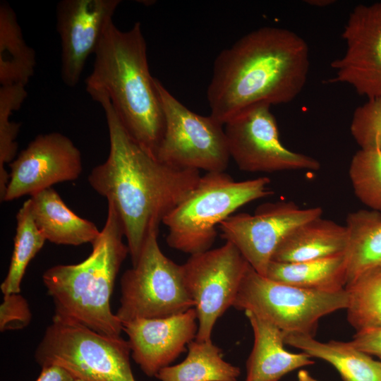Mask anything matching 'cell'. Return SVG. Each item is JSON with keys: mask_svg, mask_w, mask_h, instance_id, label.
<instances>
[{"mask_svg": "<svg viewBox=\"0 0 381 381\" xmlns=\"http://www.w3.org/2000/svg\"><path fill=\"white\" fill-rule=\"evenodd\" d=\"M181 267L198 317L195 339L210 341L217 320L233 306L250 265L234 244L226 241L219 248L190 255Z\"/></svg>", "mask_w": 381, "mask_h": 381, "instance_id": "cell-10", "label": "cell"}, {"mask_svg": "<svg viewBox=\"0 0 381 381\" xmlns=\"http://www.w3.org/2000/svg\"><path fill=\"white\" fill-rule=\"evenodd\" d=\"M309 68L308 44L294 31H250L214 60L207 90L210 115L224 126L253 107L289 103L303 90Z\"/></svg>", "mask_w": 381, "mask_h": 381, "instance_id": "cell-2", "label": "cell"}, {"mask_svg": "<svg viewBox=\"0 0 381 381\" xmlns=\"http://www.w3.org/2000/svg\"><path fill=\"white\" fill-rule=\"evenodd\" d=\"M120 0H61L56 5L61 39V75L68 87L79 82L88 57L94 54L112 23Z\"/></svg>", "mask_w": 381, "mask_h": 381, "instance_id": "cell-15", "label": "cell"}, {"mask_svg": "<svg viewBox=\"0 0 381 381\" xmlns=\"http://www.w3.org/2000/svg\"><path fill=\"white\" fill-rule=\"evenodd\" d=\"M350 131L360 149L381 150V95L368 99L354 110Z\"/></svg>", "mask_w": 381, "mask_h": 381, "instance_id": "cell-29", "label": "cell"}, {"mask_svg": "<svg viewBox=\"0 0 381 381\" xmlns=\"http://www.w3.org/2000/svg\"><path fill=\"white\" fill-rule=\"evenodd\" d=\"M157 235L158 231L149 234L137 262L121 276L120 306L116 315L122 324L175 315L194 308L181 265L163 253Z\"/></svg>", "mask_w": 381, "mask_h": 381, "instance_id": "cell-8", "label": "cell"}, {"mask_svg": "<svg viewBox=\"0 0 381 381\" xmlns=\"http://www.w3.org/2000/svg\"><path fill=\"white\" fill-rule=\"evenodd\" d=\"M345 289L347 320L356 332L381 327V267L361 274Z\"/></svg>", "mask_w": 381, "mask_h": 381, "instance_id": "cell-26", "label": "cell"}, {"mask_svg": "<svg viewBox=\"0 0 381 381\" xmlns=\"http://www.w3.org/2000/svg\"><path fill=\"white\" fill-rule=\"evenodd\" d=\"M244 313L254 334L246 381H279L296 369L314 364L305 352L295 353L285 349L284 333L277 327L250 312Z\"/></svg>", "mask_w": 381, "mask_h": 381, "instance_id": "cell-17", "label": "cell"}, {"mask_svg": "<svg viewBox=\"0 0 381 381\" xmlns=\"http://www.w3.org/2000/svg\"><path fill=\"white\" fill-rule=\"evenodd\" d=\"M348 244L346 226L322 217L295 229L279 245L272 261L298 262L345 253Z\"/></svg>", "mask_w": 381, "mask_h": 381, "instance_id": "cell-19", "label": "cell"}, {"mask_svg": "<svg viewBox=\"0 0 381 381\" xmlns=\"http://www.w3.org/2000/svg\"><path fill=\"white\" fill-rule=\"evenodd\" d=\"M347 304L346 289L320 291L302 289L272 280L250 265L233 307L256 315L285 334L314 337L321 318L346 309Z\"/></svg>", "mask_w": 381, "mask_h": 381, "instance_id": "cell-7", "label": "cell"}, {"mask_svg": "<svg viewBox=\"0 0 381 381\" xmlns=\"http://www.w3.org/2000/svg\"><path fill=\"white\" fill-rule=\"evenodd\" d=\"M105 114L109 155L88 176L90 186L111 203L121 220L132 265L152 231L196 187L200 171L159 159L126 131L109 100L97 101Z\"/></svg>", "mask_w": 381, "mask_h": 381, "instance_id": "cell-1", "label": "cell"}, {"mask_svg": "<svg viewBox=\"0 0 381 381\" xmlns=\"http://www.w3.org/2000/svg\"><path fill=\"white\" fill-rule=\"evenodd\" d=\"M265 277L278 282L309 290L341 291L345 289L347 282L345 253L298 262L272 261Z\"/></svg>", "mask_w": 381, "mask_h": 381, "instance_id": "cell-21", "label": "cell"}, {"mask_svg": "<svg viewBox=\"0 0 381 381\" xmlns=\"http://www.w3.org/2000/svg\"><path fill=\"white\" fill-rule=\"evenodd\" d=\"M128 341L102 334L54 315L35 358L42 367L58 365L83 381H135Z\"/></svg>", "mask_w": 381, "mask_h": 381, "instance_id": "cell-6", "label": "cell"}, {"mask_svg": "<svg viewBox=\"0 0 381 381\" xmlns=\"http://www.w3.org/2000/svg\"><path fill=\"white\" fill-rule=\"evenodd\" d=\"M122 325L132 358L149 377H155L184 352L198 329L194 308L175 315L136 319Z\"/></svg>", "mask_w": 381, "mask_h": 381, "instance_id": "cell-16", "label": "cell"}, {"mask_svg": "<svg viewBox=\"0 0 381 381\" xmlns=\"http://www.w3.org/2000/svg\"><path fill=\"white\" fill-rule=\"evenodd\" d=\"M123 237L119 217L108 202L105 224L89 256L79 263L57 265L43 273L54 315L102 334L121 336L123 325L112 313L110 301L119 270L129 254Z\"/></svg>", "mask_w": 381, "mask_h": 381, "instance_id": "cell-4", "label": "cell"}, {"mask_svg": "<svg viewBox=\"0 0 381 381\" xmlns=\"http://www.w3.org/2000/svg\"><path fill=\"white\" fill-rule=\"evenodd\" d=\"M36 66L34 49L25 42L16 14L8 3L0 2V83L26 86Z\"/></svg>", "mask_w": 381, "mask_h": 381, "instance_id": "cell-23", "label": "cell"}, {"mask_svg": "<svg viewBox=\"0 0 381 381\" xmlns=\"http://www.w3.org/2000/svg\"><path fill=\"white\" fill-rule=\"evenodd\" d=\"M16 232L8 273L0 286L3 295L20 293V284L30 262L47 241L33 219L30 198L16 214Z\"/></svg>", "mask_w": 381, "mask_h": 381, "instance_id": "cell-25", "label": "cell"}, {"mask_svg": "<svg viewBox=\"0 0 381 381\" xmlns=\"http://www.w3.org/2000/svg\"><path fill=\"white\" fill-rule=\"evenodd\" d=\"M35 223L47 241L58 245L92 243L100 230L75 214L52 187L30 198Z\"/></svg>", "mask_w": 381, "mask_h": 381, "instance_id": "cell-18", "label": "cell"}, {"mask_svg": "<svg viewBox=\"0 0 381 381\" xmlns=\"http://www.w3.org/2000/svg\"><path fill=\"white\" fill-rule=\"evenodd\" d=\"M270 183L267 176L237 181L224 171L207 172L164 219L167 244L190 255L210 250L217 227L243 205L271 196Z\"/></svg>", "mask_w": 381, "mask_h": 381, "instance_id": "cell-5", "label": "cell"}, {"mask_svg": "<svg viewBox=\"0 0 381 381\" xmlns=\"http://www.w3.org/2000/svg\"><path fill=\"white\" fill-rule=\"evenodd\" d=\"M350 343L358 349L381 358V327L357 332Z\"/></svg>", "mask_w": 381, "mask_h": 381, "instance_id": "cell-31", "label": "cell"}, {"mask_svg": "<svg viewBox=\"0 0 381 381\" xmlns=\"http://www.w3.org/2000/svg\"><path fill=\"white\" fill-rule=\"evenodd\" d=\"M298 381H318L306 370H301L298 373Z\"/></svg>", "mask_w": 381, "mask_h": 381, "instance_id": "cell-34", "label": "cell"}, {"mask_svg": "<svg viewBox=\"0 0 381 381\" xmlns=\"http://www.w3.org/2000/svg\"><path fill=\"white\" fill-rule=\"evenodd\" d=\"M10 178L3 202L30 196L58 183L78 179L82 155L65 135L39 134L10 164Z\"/></svg>", "mask_w": 381, "mask_h": 381, "instance_id": "cell-13", "label": "cell"}, {"mask_svg": "<svg viewBox=\"0 0 381 381\" xmlns=\"http://www.w3.org/2000/svg\"><path fill=\"white\" fill-rule=\"evenodd\" d=\"M380 359V361H381V358Z\"/></svg>", "mask_w": 381, "mask_h": 381, "instance_id": "cell-36", "label": "cell"}, {"mask_svg": "<svg viewBox=\"0 0 381 381\" xmlns=\"http://www.w3.org/2000/svg\"><path fill=\"white\" fill-rule=\"evenodd\" d=\"M32 313L27 300L20 294L4 295L0 306V331L19 329L27 327Z\"/></svg>", "mask_w": 381, "mask_h": 381, "instance_id": "cell-30", "label": "cell"}, {"mask_svg": "<svg viewBox=\"0 0 381 381\" xmlns=\"http://www.w3.org/2000/svg\"><path fill=\"white\" fill-rule=\"evenodd\" d=\"M85 90L97 101L107 98L129 134L156 156L165 129L156 79L150 72L141 24L128 30L114 23L106 29L95 53Z\"/></svg>", "mask_w": 381, "mask_h": 381, "instance_id": "cell-3", "label": "cell"}, {"mask_svg": "<svg viewBox=\"0 0 381 381\" xmlns=\"http://www.w3.org/2000/svg\"><path fill=\"white\" fill-rule=\"evenodd\" d=\"M322 213L320 207L301 208L293 201L279 200L260 205L253 214L231 215L219 229L222 238L234 244L258 273L266 276L283 241L298 226Z\"/></svg>", "mask_w": 381, "mask_h": 381, "instance_id": "cell-12", "label": "cell"}, {"mask_svg": "<svg viewBox=\"0 0 381 381\" xmlns=\"http://www.w3.org/2000/svg\"><path fill=\"white\" fill-rule=\"evenodd\" d=\"M345 226L347 285L364 272L381 267V213L371 210L349 212Z\"/></svg>", "mask_w": 381, "mask_h": 381, "instance_id": "cell-22", "label": "cell"}, {"mask_svg": "<svg viewBox=\"0 0 381 381\" xmlns=\"http://www.w3.org/2000/svg\"><path fill=\"white\" fill-rule=\"evenodd\" d=\"M305 2L309 5L318 6V7H324L330 4H332L334 1L333 0H308Z\"/></svg>", "mask_w": 381, "mask_h": 381, "instance_id": "cell-33", "label": "cell"}, {"mask_svg": "<svg viewBox=\"0 0 381 381\" xmlns=\"http://www.w3.org/2000/svg\"><path fill=\"white\" fill-rule=\"evenodd\" d=\"M25 86L20 85L0 87V200L3 202L9 181L10 174L6 165L14 159L18 149L16 138L20 123L11 120L14 111L18 110L26 99Z\"/></svg>", "mask_w": 381, "mask_h": 381, "instance_id": "cell-27", "label": "cell"}, {"mask_svg": "<svg viewBox=\"0 0 381 381\" xmlns=\"http://www.w3.org/2000/svg\"><path fill=\"white\" fill-rule=\"evenodd\" d=\"M341 37L346 50L331 64L332 81L349 84L368 99L381 95V1L356 6Z\"/></svg>", "mask_w": 381, "mask_h": 381, "instance_id": "cell-14", "label": "cell"}, {"mask_svg": "<svg viewBox=\"0 0 381 381\" xmlns=\"http://www.w3.org/2000/svg\"><path fill=\"white\" fill-rule=\"evenodd\" d=\"M76 378L62 367L52 365L42 367L35 381H75Z\"/></svg>", "mask_w": 381, "mask_h": 381, "instance_id": "cell-32", "label": "cell"}, {"mask_svg": "<svg viewBox=\"0 0 381 381\" xmlns=\"http://www.w3.org/2000/svg\"><path fill=\"white\" fill-rule=\"evenodd\" d=\"M187 348L181 363L158 372L155 377L159 381H238L240 368L225 361L221 349L212 340L194 339Z\"/></svg>", "mask_w": 381, "mask_h": 381, "instance_id": "cell-24", "label": "cell"}, {"mask_svg": "<svg viewBox=\"0 0 381 381\" xmlns=\"http://www.w3.org/2000/svg\"><path fill=\"white\" fill-rule=\"evenodd\" d=\"M284 344L333 365L343 381H381V361L358 349L350 341H319L313 337L284 334Z\"/></svg>", "mask_w": 381, "mask_h": 381, "instance_id": "cell-20", "label": "cell"}, {"mask_svg": "<svg viewBox=\"0 0 381 381\" xmlns=\"http://www.w3.org/2000/svg\"><path fill=\"white\" fill-rule=\"evenodd\" d=\"M165 119L163 138L156 157L183 169L222 172L231 158L224 125L210 115L193 112L157 79Z\"/></svg>", "mask_w": 381, "mask_h": 381, "instance_id": "cell-9", "label": "cell"}, {"mask_svg": "<svg viewBox=\"0 0 381 381\" xmlns=\"http://www.w3.org/2000/svg\"><path fill=\"white\" fill-rule=\"evenodd\" d=\"M349 175L357 198L381 213V150H358L351 160Z\"/></svg>", "mask_w": 381, "mask_h": 381, "instance_id": "cell-28", "label": "cell"}, {"mask_svg": "<svg viewBox=\"0 0 381 381\" xmlns=\"http://www.w3.org/2000/svg\"><path fill=\"white\" fill-rule=\"evenodd\" d=\"M270 107H253L224 125L229 155L239 169L267 173L320 169L318 160L282 144Z\"/></svg>", "mask_w": 381, "mask_h": 381, "instance_id": "cell-11", "label": "cell"}, {"mask_svg": "<svg viewBox=\"0 0 381 381\" xmlns=\"http://www.w3.org/2000/svg\"><path fill=\"white\" fill-rule=\"evenodd\" d=\"M75 381H83V380H78V379H76Z\"/></svg>", "mask_w": 381, "mask_h": 381, "instance_id": "cell-35", "label": "cell"}]
</instances>
